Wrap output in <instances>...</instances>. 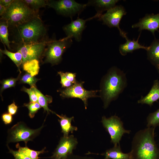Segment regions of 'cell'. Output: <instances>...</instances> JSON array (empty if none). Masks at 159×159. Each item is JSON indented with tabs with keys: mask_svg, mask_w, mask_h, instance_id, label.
<instances>
[{
	"mask_svg": "<svg viewBox=\"0 0 159 159\" xmlns=\"http://www.w3.org/2000/svg\"><path fill=\"white\" fill-rule=\"evenodd\" d=\"M9 29L12 38L11 42L15 45L37 43L49 40L47 28L39 15Z\"/></svg>",
	"mask_w": 159,
	"mask_h": 159,
	"instance_id": "1",
	"label": "cell"
},
{
	"mask_svg": "<svg viewBox=\"0 0 159 159\" xmlns=\"http://www.w3.org/2000/svg\"><path fill=\"white\" fill-rule=\"evenodd\" d=\"M127 85L126 74L123 71L116 67L108 70L102 79L99 90L105 109L108 107L112 101L118 98Z\"/></svg>",
	"mask_w": 159,
	"mask_h": 159,
	"instance_id": "2",
	"label": "cell"
},
{
	"mask_svg": "<svg viewBox=\"0 0 159 159\" xmlns=\"http://www.w3.org/2000/svg\"><path fill=\"white\" fill-rule=\"evenodd\" d=\"M155 128L147 127L136 132L132 142L131 159H159V148L155 139Z\"/></svg>",
	"mask_w": 159,
	"mask_h": 159,
	"instance_id": "3",
	"label": "cell"
},
{
	"mask_svg": "<svg viewBox=\"0 0 159 159\" xmlns=\"http://www.w3.org/2000/svg\"><path fill=\"white\" fill-rule=\"evenodd\" d=\"M38 13V11L30 8L23 0H14L1 16L0 19L6 21L10 28L29 21L39 15Z\"/></svg>",
	"mask_w": 159,
	"mask_h": 159,
	"instance_id": "4",
	"label": "cell"
},
{
	"mask_svg": "<svg viewBox=\"0 0 159 159\" xmlns=\"http://www.w3.org/2000/svg\"><path fill=\"white\" fill-rule=\"evenodd\" d=\"M44 126L43 124L40 127L33 129L28 127L23 122H17L8 130L6 145L10 143L23 141L27 146L28 141H33L39 135Z\"/></svg>",
	"mask_w": 159,
	"mask_h": 159,
	"instance_id": "5",
	"label": "cell"
},
{
	"mask_svg": "<svg viewBox=\"0 0 159 159\" xmlns=\"http://www.w3.org/2000/svg\"><path fill=\"white\" fill-rule=\"evenodd\" d=\"M72 39L66 37L58 40H49L43 55L45 57L44 62L53 65L59 63L63 53L72 44Z\"/></svg>",
	"mask_w": 159,
	"mask_h": 159,
	"instance_id": "6",
	"label": "cell"
},
{
	"mask_svg": "<svg viewBox=\"0 0 159 159\" xmlns=\"http://www.w3.org/2000/svg\"><path fill=\"white\" fill-rule=\"evenodd\" d=\"M101 122L110 135L111 142L114 146L120 145V141L124 134H129L131 132L130 130L124 128L122 121L120 117L115 115L109 118L103 116Z\"/></svg>",
	"mask_w": 159,
	"mask_h": 159,
	"instance_id": "7",
	"label": "cell"
},
{
	"mask_svg": "<svg viewBox=\"0 0 159 159\" xmlns=\"http://www.w3.org/2000/svg\"><path fill=\"white\" fill-rule=\"evenodd\" d=\"M46 5L54 9L58 14L71 18L79 14L87 6L73 0H46Z\"/></svg>",
	"mask_w": 159,
	"mask_h": 159,
	"instance_id": "8",
	"label": "cell"
},
{
	"mask_svg": "<svg viewBox=\"0 0 159 159\" xmlns=\"http://www.w3.org/2000/svg\"><path fill=\"white\" fill-rule=\"evenodd\" d=\"M84 82H77L72 85L60 90V95L64 98H77L83 102L85 109H87L89 98L98 97L96 95L99 90H88L83 87Z\"/></svg>",
	"mask_w": 159,
	"mask_h": 159,
	"instance_id": "9",
	"label": "cell"
},
{
	"mask_svg": "<svg viewBox=\"0 0 159 159\" xmlns=\"http://www.w3.org/2000/svg\"><path fill=\"white\" fill-rule=\"evenodd\" d=\"M127 12L125 8L121 5L116 6L102 14L99 18L103 24L110 28L116 27L119 31L120 35L125 39L127 37V33L122 30L119 26L120 21Z\"/></svg>",
	"mask_w": 159,
	"mask_h": 159,
	"instance_id": "10",
	"label": "cell"
},
{
	"mask_svg": "<svg viewBox=\"0 0 159 159\" xmlns=\"http://www.w3.org/2000/svg\"><path fill=\"white\" fill-rule=\"evenodd\" d=\"M49 40L35 43L16 45V51H20L22 54V64L33 59L38 60L43 55Z\"/></svg>",
	"mask_w": 159,
	"mask_h": 159,
	"instance_id": "11",
	"label": "cell"
},
{
	"mask_svg": "<svg viewBox=\"0 0 159 159\" xmlns=\"http://www.w3.org/2000/svg\"><path fill=\"white\" fill-rule=\"evenodd\" d=\"M78 143L77 139L73 135L62 137L50 158L51 159H66L72 154V151Z\"/></svg>",
	"mask_w": 159,
	"mask_h": 159,
	"instance_id": "12",
	"label": "cell"
},
{
	"mask_svg": "<svg viewBox=\"0 0 159 159\" xmlns=\"http://www.w3.org/2000/svg\"><path fill=\"white\" fill-rule=\"evenodd\" d=\"M95 17H98L97 14L93 17L86 20L78 17L75 20H72L70 23L63 27L67 37L71 38H74L77 41L80 42L81 39L82 32L86 27V21Z\"/></svg>",
	"mask_w": 159,
	"mask_h": 159,
	"instance_id": "13",
	"label": "cell"
},
{
	"mask_svg": "<svg viewBox=\"0 0 159 159\" xmlns=\"http://www.w3.org/2000/svg\"><path fill=\"white\" fill-rule=\"evenodd\" d=\"M132 28H138L139 31L146 30L150 31L155 37V33L159 32V13L146 14L145 16L140 19L139 21L132 25Z\"/></svg>",
	"mask_w": 159,
	"mask_h": 159,
	"instance_id": "14",
	"label": "cell"
},
{
	"mask_svg": "<svg viewBox=\"0 0 159 159\" xmlns=\"http://www.w3.org/2000/svg\"><path fill=\"white\" fill-rule=\"evenodd\" d=\"M159 100V80H156L153 82V86L148 94L142 96L138 101V103L146 104L151 107L153 103Z\"/></svg>",
	"mask_w": 159,
	"mask_h": 159,
	"instance_id": "15",
	"label": "cell"
},
{
	"mask_svg": "<svg viewBox=\"0 0 159 159\" xmlns=\"http://www.w3.org/2000/svg\"><path fill=\"white\" fill-rule=\"evenodd\" d=\"M147 51V59L159 74V39L155 38Z\"/></svg>",
	"mask_w": 159,
	"mask_h": 159,
	"instance_id": "16",
	"label": "cell"
},
{
	"mask_svg": "<svg viewBox=\"0 0 159 159\" xmlns=\"http://www.w3.org/2000/svg\"><path fill=\"white\" fill-rule=\"evenodd\" d=\"M140 33V34L137 40L134 39L132 40L129 39L127 37L125 38L126 42L124 44H120L119 48L120 53L122 56H125L128 53H132L134 51L142 49L146 51L148 49L149 47H146L138 43V40Z\"/></svg>",
	"mask_w": 159,
	"mask_h": 159,
	"instance_id": "17",
	"label": "cell"
},
{
	"mask_svg": "<svg viewBox=\"0 0 159 159\" xmlns=\"http://www.w3.org/2000/svg\"><path fill=\"white\" fill-rule=\"evenodd\" d=\"M118 0H94L89 1L86 4L87 6L91 5L94 6L96 10L97 14L100 16L102 13L105 11H108L116 6Z\"/></svg>",
	"mask_w": 159,
	"mask_h": 159,
	"instance_id": "18",
	"label": "cell"
},
{
	"mask_svg": "<svg viewBox=\"0 0 159 159\" xmlns=\"http://www.w3.org/2000/svg\"><path fill=\"white\" fill-rule=\"evenodd\" d=\"M105 157L104 159H131L130 152L128 153H123L120 145H118L105 151L100 154Z\"/></svg>",
	"mask_w": 159,
	"mask_h": 159,
	"instance_id": "19",
	"label": "cell"
},
{
	"mask_svg": "<svg viewBox=\"0 0 159 159\" xmlns=\"http://www.w3.org/2000/svg\"><path fill=\"white\" fill-rule=\"evenodd\" d=\"M54 114L60 119L58 121L60 123L64 137H68L69 132L72 133L74 131L77 130V127L72 125L71 124L72 121L74 120L73 117H69L66 115L62 114L59 115L55 112Z\"/></svg>",
	"mask_w": 159,
	"mask_h": 159,
	"instance_id": "20",
	"label": "cell"
},
{
	"mask_svg": "<svg viewBox=\"0 0 159 159\" xmlns=\"http://www.w3.org/2000/svg\"><path fill=\"white\" fill-rule=\"evenodd\" d=\"M32 87L35 91L38 98V103L41 107L43 108L44 111H46L47 114H49L50 112L55 114V112L52 111L49 108L48 104L52 101V98L51 96L47 97L44 95L36 88V87Z\"/></svg>",
	"mask_w": 159,
	"mask_h": 159,
	"instance_id": "21",
	"label": "cell"
},
{
	"mask_svg": "<svg viewBox=\"0 0 159 159\" xmlns=\"http://www.w3.org/2000/svg\"><path fill=\"white\" fill-rule=\"evenodd\" d=\"M16 147L19 152L31 159H39L40 158L39 157L40 154L46 152V151H45L46 147L41 150L35 151L30 149L27 146H25L24 147H21L19 143L16 144Z\"/></svg>",
	"mask_w": 159,
	"mask_h": 159,
	"instance_id": "22",
	"label": "cell"
},
{
	"mask_svg": "<svg viewBox=\"0 0 159 159\" xmlns=\"http://www.w3.org/2000/svg\"><path fill=\"white\" fill-rule=\"evenodd\" d=\"M0 23V39L1 42L6 46L9 49L11 48L10 44L12 43L9 39V32L8 28L9 26L6 21L1 20Z\"/></svg>",
	"mask_w": 159,
	"mask_h": 159,
	"instance_id": "23",
	"label": "cell"
},
{
	"mask_svg": "<svg viewBox=\"0 0 159 159\" xmlns=\"http://www.w3.org/2000/svg\"><path fill=\"white\" fill-rule=\"evenodd\" d=\"M4 50L0 49V52L7 55L14 63L17 67L20 73V67L22 64V56L21 54L19 51H17L16 52H12L7 50L5 45L4 44Z\"/></svg>",
	"mask_w": 159,
	"mask_h": 159,
	"instance_id": "24",
	"label": "cell"
},
{
	"mask_svg": "<svg viewBox=\"0 0 159 159\" xmlns=\"http://www.w3.org/2000/svg\"><path fill=\"white\" fill-rule=\"evenodd\" d=\"M24 70L32 76L37 75L39 71V61L36 59L27 61L22 64Z\"/></svg>",
	"mask_w": 159,
	"mask_h": 159,
	"instance_id": "25",
	"label": "cell"
},
{
	"mask_svg": "<svg viewBox=\"0 0 159 159\" xmlns=\"http://www.w3.org/2000/svg\"><path fill=\"white\" fill-rule=\"evenodd\" d=\"M146 120L147 127L155 128L159 126V108L155 112L150 113Z\"/></svg>",
	"mask_w": 159,
	"mask_h": 159,
	"instance_id": "26",
	"label": "cell"
},
{
	"mask_svg": "<svg viewBox=\"0 0 159 159\" xmlns=\"http://www.w3.org/2000/svg\"><path fill=\"white\" fill-rule=\"evenodd\" d=\"M23 1L32 9L37 11L41 8L45 7L46 0H23Z\"/></svg>",
	"mask_w": 159,
	"mask_h": 159,
	"instance_id": "27",
	"label": "cell"
},
{
	"mask_svg": "<svg viewBox=\"0 0 159 159\" xmlns=\"http://www.w3.org/2000/svg\"><path fill=\"white\" fill-rule=\"evenodd\" d=\"M24 105L28 108L29 115L31 118L34 117L35 114L41 107L38 102H30L28 103L24 104Z\"/></svg>",
	"mask_w": 159,
	"mask_h": 159,
	"instance_id": "28",
	"label": "cell"
},
{
	"mask_svg": "<svg viewBox=\"0 0 159 159\" xmlns=\"http://www.w3.org/2000/svg\"><path fill=\"white\" fill-rule=\"evenodd\" d=\"M38 80V79L27 73L22 77L20 81L23 83H26L30 85L31 87H36L35 84Z\"/></svg>",
	"mask_w": 159,
	"mask_h": 159,
	"instance_id": "29",
	"label": "cell"
},
{
	"mask_svg": "<svg viewBox=\"0 0 159 159\" xmlns=\"http://www.w3.org/2000/svg\"><path fill=\"white\" fill-rule=\"evenodd\" d=\"M21 90L28 94L30 102H38L37 96L32 87H31L30 88H27L23 87Z\"/></svg>",
	"mask_w": 159,
	"mask_h": 159,
	"instance_id": "30",
	"label": "cell"
},
{
	"mask_svg": "<svg viewBox=\"0 0 159 159\" xmlns=\"http://www.w3.org/2000/svg\"><path fill=\"white\" fill-rule=\"evenodd\" d=\"M61 78L60 83L62 87L67 88L72 85L74 84L68 80L65 76L64 72L61 71L58 72Z\"/></svg>",
	"mask_w": 159,
	"mask_h": 159,
	"instance_id": "31",
	"label": "cell"
},
{
	"mask_svg": "<svg viewBox=\"0 0 159 159\" xmlns=\"http://www.w3.org/2000/svg\"><path fill=\"white\" fill-rule=\"evenodd\" d=\"M7 146L9 150V152L13 155L14 159H31L18 150L17 151L14 150L10 149L8 145H7Z\"/></svg>",
	"mask_w": 159,
	"mask_h": 159,
	"instance_id": "32",
	"label": "cell"
},
{
	"mask_svg": "<svg viewBox=\"0 0 159 159\" xmlns=\"http://www.w3.org/2000/svg\"><path fill=\"white\" fill-rule=\"evenodd\" d=\"M1 119L5 125L10 124L13 120L12 115L7 113H3L1 116Z\"/></svg>",
	"mask_w": 159,
	"mask_h": 159,
	"instance_id": "33",
	"label": "cell"
},
{
	"mask_svg": "<svg viewBox=\"0 0 159 159\" xmlns=\"http://www.w3.org/2000/svg\"><path fill=\"white\" fill-rule=\"evenodd\" d=\"M64 74L66 78L74 84L77 81L76 79V74L70 72H64Z\"/></svg>",
	"mask_w": 159,
	"mask_h": 159,
	"instance_id": "34",
	"label": "cell"
},
{
	"mask_svg": "<svg viewBox=\"0 0 159 159\" xmlns=\"http://www.w3.org/2000/svg\"><path fill=\"white\" fill-rule=\"evenodd\" d=\"M18 107L14 102L13 103L9 105L8 107V110L9 113L12 115L16 114L17 112Z\"/></svg>",
	"mask_w": 159,
	"mask_h": 159,
	"instance_id": "35",
	"label": "cell"
},
{
	"mask_svg": "<svg viewBox=\"0 0 159 159\" xmlns=\"http://www.w3.org/2000/svg\"><path fill=\"white\" fill-rule=\"evenodd\" d=\"M66 159H96L93 157L87 156H81L72 154L68 156Z\"/></svg>",
	"mask_w": 159,
	"mask_h": 159,
	"instance_id": "36",
	"label": "cell"
},
{
	"mask_svg": "<svg viewBox=\"0 0 159 159\" xmlns=\"http://www.w3.org/2000/svg\"><path fill=\"white\" fill-rule=\"evenodd\" d=\"M19 77L16 78H10L4 80V81L8 83L11 87H14L16 82L18 80Z\"/></svg>",
	"mask_w": 159,
	"mask_h": 159,
	"instance_id": "37",
	"label": "cell"
},
{
	"mask_svg": "<svg viewBox=\"0 0 159 159\" xmlns=\"http://www.w3.org/2000/svg\"><path fill=\"white\" fill-rule=\"evenodd\" d=\"M14 0H0V4L8 7L14 1Z\"/></svg>",
	"mask_w": 159,
	"mask_h": 159,
	"instance_id": "38",
	"label": "cell"
},
{
	"mask_svg": "<svg viewBox=\"0 0 159 159\" xmlns=\"http://www.w3.org/2000/svg\"><path fill=\"white\" fill-rule=\"evenodd\" d=\"M2 87L1 89V91H2L5 89L11 87L6 82H5L4 80L1 82Z\"/></svg>",
	"mask_w": 159,
	"mask_h": 159,
	"instance_id": "39",
	"label": "cell"
},
{
	"mask_svg": "<svg viewBox=\"0 0 159 159\" xmlns=\"http://www.w3.org/2000/svg\"><path fill=\"white\" fill-rule=\"evenodd\" d=\"M7 7L0 4V15L1 16L3 15L6 12Z\"/></svg>",
	"mask_w": 159,
	"mask_h": 159,
	"instance_id": "40",
	"label": "cell"
}]
</instances>
